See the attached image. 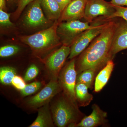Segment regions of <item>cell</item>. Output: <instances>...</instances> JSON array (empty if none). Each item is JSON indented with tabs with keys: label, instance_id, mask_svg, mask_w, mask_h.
I'll list each match as a JSON object with an SVG mask.
<instances>
[{
	"label": "cell",
	"instance_id": "8",
	"mask_svg": "<svg viewBox=\"0 0 127 127\" xmlns=\"http://www.w3.org/2000/svg\"><path fill=\"white\" fill-rule=\"evenodd\" d=\"M62 91L58 79L52 78L39 92L27 100V105L32 109L39 108L49 103L53 97Z\"/></svg>",
	"mask_w": 127,
	"mask_h": 127
},
{
	"label": "cell",
	"instance_id": "19",
	"mask_svg": "<svg viewBox=\"0 0 127 127\" xmlns=\"http://www.w3.org/2000/svg\"><path fill=\"white\" fill-rule=\"evenodd\" d=\"M16 75V69L12 67H1L0 68V81L4 85L11 84L13 78Z\"/></svg>",
	"mask_w": 127,
	"mask_h": 127
},
{
	"label": "cell",
	"instance_id": "27",
	"mask_svg": "<svg viewBox=\"0 0 127 127\" xmlns=\"http://www.w3.org/2000/svg\"><path fill=\"white\" fill-rule=\"evenodd\" d=\"M110 2L114 6L127 7V0H111Z\"/></svg>",
	"mask_w": 127,
	"mask_h": 127
},
{
	"label": "cell",
	"instance_id": "4",
	"mask_svg": "<svg viewBox=\"0 0 127 127\" xmlns=\"http://www.w3.org/2000/svg\"><path fill=\"white\" fill-rule=\"evenodd\" d=\"M110 20L107 21L100 17L94 21V25L93 27L83 32L72 42L68 59L71 60L75 58L82 52L94 39L101 33Z\"/></svg>",
	"mask_w": 127,
	"mask_h": 127
},
{
	"label": "cell",
	"instance_id": "13",
	"mask_svg": "<svg viewBox=\"0 0 127 127\" xmlns=\"http://www.w3.org/2000/svg\"><path fill=\"white\" fill-rule=\"evenodd\" d=\"M127 49V22L123 20L118 22L112 44L111 53L114 58L116 54Z\"/></svg>",
	"mask_w": 127,
	"mask_h": 127
},
{
	"label": "cell",
	"instance_id": "7",
	"mask_svg": "<svg viewBox=\"0 0 127 127\" xmlns=\"http://www.w3.org/2000/svg\"><path fill=\"white\" fill-rule=\"evenodd\" d=\"M115 10L114 6L110 2L104 0H87L84 18L90 23L100 17L109 20Z\"/></svg>",
	"mask_w": 127,
	"mask_h": 127
},
{
	"label": "cell",
	"instance_id": "28",
	"mask_svg": "<svg viewBox=\"0 0 127 127\" xmlns=\"http://www.w3.org/2000/svg\"><path fill=\"white\" fill-rule=\"evenodd\" d=\"M62 12L71 0H56Z\"/></svg>",
	"mask_w": 127,
	"mask_h": 127
},
{
	"label": "cell",
	"instance_id": "20",
	"mask_svg": "<svg viewBox=\"0 0 127 127\" xmlns=\"http://www.w3.org/2000/svg\"><path fill=\"white\" fill-rule=\"evenodd\" d=\"M20 48L17 46L7 45L1 47L0 48V57L6 58L15 55L20 51Z\"/></svg>",
	"mask_w": 127,
	"mask_h": 127
},
{
	"label": "cell",
	"instance_id": "30",
	"mask_svg": "<svg viewBox=\"0 0 127 127\" xmlns=\"http://www.w3.org/2000/svg\"><path fill=\"white\" fill-rule=\"evenodd\" d=\"M8 2L11 3H13L14 2H18L19 0H6Z\"/></svg>",
	"mask_w": 127,
	"mask_h": 127
},
{
	"label": "cell",
	"instance_id": "17",
	"mask_svg": "<svg viewBox=\"0 0 127 127\" xmlns=\"http://www.w3.org/2000/svg\"><path fill=\"white\" fill-rule=\"evenodd\" d=\"M88 88L86 85L82 83L76 84L75 87L76 99L77 103L80 106H87L93 100V96L89 93Z\"/></svg>",
	"mask_w": 127,
	"mask_h": 127
},
{
	"label": "cell",
	"instance_id": "9",
	"mask_svg": "<svg viewBox=\"0 0 127 127\" xmlns=\"http://www.w3.org/2000/svg\"><path fill=\"white\" fill-rule=\"evenodd\" d=\"M70 46L63 45L59 49L51 53L45 60V64L50 74L54 79L58 76L66 59L70 55Z\"/></svg>",
	"mask_w": 127,
	"mask_h": 127
},
{
	"label": "cell",
	"instance_id": "15",
	"mask_svg": "<svg viewBox=\"0 0 127 127\" xmlns=\"http://www.w3.org/2000/svg\"><path fill=\"white\" fill-rule=\"evenodd\" d=\"M114 66L113 60H110L98 73L95 78L94 87L95 92H100L106 84L113 71Z\"/></svg>",
	"mask_w": 127,
	"mask_h": 127
},
{
	"label": "cell",
	"instance_id": "2",
	"mask_svg": "<svg viewBox=\"0 0 127 127\" xmlns=\"http://www.w3.org/2000/svg\"><path fill=\"white\" fill-rule=\"evenodd\" d=\"M51 110L54 124L58 127H70L84 117L78 104L63 93L52 105Z\"/></svg>",
	"mask_w": 127,
	"mask_h": 127
},
{
	"label": "cell",
	"instance_id": "11",
	"mask_svg": "<svg viewBox=\"0 0 127 127\" xmlns=\"http://www.w3.org/2000/svg\"><path fill=\"white\" fill-rule=\"evenodd\" d=\"M87 1V0H71L62 12L58 20L59 23L84 18Z\"/></svg>",
	"mask_w": 127,
	"mask_h": 127
},
{
	"label": "cell",
	"instance_id": "21",
	"mask_svg": "<svg viewBox=\"0 0 127 127\" xmlns=\"http://www.w3.org/2000/svg\"><path fill=\"white\" fill-rule=\"evenodd\" d=\"M41 87V83L35 82L27 84L25 88L21 91V95L23 96H29L33 94L38 91Z\"/></svg>",
	"mask_w": 127,
	"mask_h": 127
},
{
	"label": "cell",
	"instance_id": "22",
	"mask_svg": "<svg viewBox=\"0 0 127 127\" xmlns=\"http://www.w3.org/2000/svg\"><path fill=\"white\" fill-rule=\"evenodd\" d=\"M34 0H19L18 2L17 7L15 11L12 14V18L16 20L19 18L24 9Z\"/></svg>",
	"mask_w": 127,
	"mask_h": 127
},
{
	"label": "cell",
	"instance_id": "25",
	"mask_svg": "<svg viewBox=\"0 0 127 127\" xmlns=\"http://www.w3.org/2000/svg\"><path fill=\"white\" fill-rule=\"evenodd\" d=\"M10 14L7 13L2 9H0V24L4 27H10L13 24L10 19Z\"/></svg>",
	"mask_w": 127,
	"mask_h": 127
},
{
	"label": "cell",
	"instance_id": "5",
	"mask_svg": "<svg viewBox=\"0 0 127 127\" xmlns=\"http://www.w3.org/2000/svg\"><path fill=\"white\" fill-rule=\"evenodd\" d=\"M94 25V22L90 24L88 22H83L79 20L62 22L59 23L57 32L63 44L70 46L79 35L93 27Z\"/></svg>",
	"mask_w": 127,
	"mask_h": 127
},
{
	"label": "cell",
	"instance_id": "10",
	"mask_svg": "<svg viewBox=\"0 0 127 127\" xmlns=\"http://www.w3.org/2000/svg\"><path fill=\"white\" fill-rule=\"evenodd\" d=\"M29 5L24 19L25 25L29 27L36 28L47 24L40 0H34Z\"/></svg>",
	"mask_w": 127,
	"mask_h": 127
},
{
	"label": "cell",
	"instance_id": "16",
	"mask_svg": "<svg viewBox=\"0 0 127 127\" xmlns=\"http://www.w3.org/2000/svg\"><path fill=\"white\" fill-rule=\"evenodd\" d=\"M40 1L42 8L48 19L59 20L62 11L56 0H40Z\"/></svg>",
	"mask_w": 127,
	"mask_h": 127
},
{
	"label": "cell",
	"instance_id": "24",
	"mask_svg": "<svg viewBox=\"0 0 127 127\" xmlns=\"http://www.w3.org/2000/svg\"><path fill=\"white\" fill-rule=\"evenodd\" d=\"M39 72V69L35 64H32L27 69L24 76L25 81H29L36 77Z\"/></svg>",
	"mask_w": 127,
	"mask_h": 127
},
{
	"label": "cell",
	"instance_id": "14",
	"mask_svg": "<svg viewBox=\"0 0 127 127\" xmlns=\"http://www.w3.org/2000/svg\"><path fill=\"white\" fill-rule=\"evenodd\" d=\"M55 124L49 103L39 108L35 121L30 127H53Z\"/></svg>",
	"mask_w": 127,
	"mask_h": 127
},
{
	"label": "cell",
	"instance_id": "12",
	"mask_svg": "<svg viewBox=\"0 0 127 127\" xmlns=\"http://www.w3.org/2000/svg\"><path fill=\"white\" fill-rule=\"evenodd\" d=\"M92 108V112L90 115L84 117L79 123L72 125L70 127H95L106 123V112L102 110L96 104H93Z\"/></svg>",
	"mask_w": 127,
	"mask_h": 127
},
{
	"label": "cell",
	"instance_id": "23",
	"mask_svg": "<svg viewBox=\"0 0 127 127\" xmlns=\"http://www.w3.org/2000/svg\"><path fill=\"white\" fill-rule=\"evenodd\" d=\"M115 12L109 17V20L116 18H121L127 22V7L116 6Z\"/></svg>",
	"mask_w": 127,
	"mask_h": 127
},
{
	"label": "cell",
	"instance_id": "26",
	"mask_svg": "<svg viewBox=\"0 0 127 127\" xmlns=\"http://www.w3.org/2000/svg\"><path fill=\"white\" fill-rule=\"evenodd\" d=\"M25 81L22 78L16 75L12 81L11 84L16 89L21 91L26 86Z\"/></svg>",
	"mask_w": 127,
	"mask_h": 127
},
{
	"label": "cell",
	"instance_id": "1",
	"mask_svg": "<svg viewBox=\"0 0 127 127\" xmlns=\"http://www.w3.org/2000/svg\"><path fill=\"white\" fill-rule=\"evenodd\" d=\"M118 22L114 18L110 20L101 33L80 54L76 64L77 75L88 69L97 72L113 60L111 48Z\"/></svg>",
	"mask_w": 127,
	"mask_h": 127
},
{
	"label": "cell",
	"instance_id": "18",
	"mask_svg": "<svg viewBox=\"0 0 127 127\" xmlns=\"http://www.w3.org/2000/svg\"><path fill=\"white\" fill-rule=\"evenodd\" d=\"M96 73V71L92 69L83 71L78 74L76 83H82L86 85L88 88H92Z\"/></svg>",
	"mask_w": 127,
	"mask_h": 127
},
{
	"label": "cell",
	"instance_id": "29",
	"mask_svg": "<svg viewBox=\"0 0 127 127\" xmlns=\"http://www.w3.org/2000/svg\"><path fill=\"white\" fill-rule=\"evenodd\" d=\"M6 0H0V9L5 11L6 8Z\"/></svg>",
	"mask_w": 127,
	"mask_h": 127
},
{
	"label": "cell",
	"instance_id": "6",
	"mask_svg": "<svg viewBox=\"0 0 127 127\" xmlns=\"http://www.w3.org/2000/svg\"><path fill=\"white\" fill-rule=\"evenodd\" d=\"M77 75L75 58L71 59L63 67L58 79L63 93L77 104L75 87Z\"/></svg>",
	"mask_w": 127,
	"mask_h": 127
},
{
	"label": "cell",
	"instance_id": "3",
	"mask_svg": "<svg viewBox=\"0 0 127 127\" xmlns=\"http://www.w3.org/2000/svg\"><path fill=\"white\" fill-rule=\"evenodd\" d=\"M59 24L58 20H55L51 27L32 35L21 36L20 40L29 46L36 55L45 54L61 44L57 32Z\"/></svg>",
	"mask_w": 127,
	"mask_h": 127
}]
</instances>
